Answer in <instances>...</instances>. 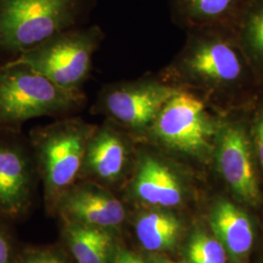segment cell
<instances>
[{
  "label": "cell",
  "mask_w": 263,
  "mask_h": 263,
  "mask_svg": "<svg viewBox=\"0 0 263 263\" xmlns=\"http://www.w3.org/2000/svg\"><path fill=\"white\" fill-rule=\"evenodd\" d=\"M159 74L222 113L246 109L263 84L234 26L190 28L183 47Z\"/></svg>",
  "instance_id": "1"
},
{
  "label": "cell",
  "mask_w": 263,
  "mask_h": 263,
  "mask_svg": "<svg viewBox=\"0 0 263 263\" xmlns=\"http://www.w3.org/2000/svg\"><path fill=\"white\" fill-rule=\"evenodd\" d=\"M83 91L66 90L19 61L0 62V130H22L30 119L74 116L85 107Z\"/></svg>",
  "instance_id": "2"
},
{
  "label": "cell",
  "mask_w": 263,
  "mask_h": 263,
  "mask_svg": "<svg viewBox=\"0 0 263 263\" xmlns=\"http://www.w3.org/2000/svg\"><path fill=\"white\" fill-rule=\"evenodd\" d=\"M222 114L199 95L179 89L161 109L144 141L168 154L207 163L214 156Z\"/></svg>",
  "instance_id": "3"
},
{
  "label": "cell",
  "mask_w": 263,
  "mask_h": 263,
  "mask_svg": "<svg viewBox=\"0 0 263 263\" xmlns=\"http://www.w3.org/2000/svg\"><path fill=\"white\" fill-rule=\"evenodd\" d=\"M89 0H0V62L76 28Z\"/></svg>",
  "instance_id": "4"
},
{
  "label": "cell",
  "mask_w": 263,
  "mask_h": 263,
  "mask_svg": "<svg viewBox=\"0 0 263 263\" xmlns=\"http://www.w3.org/2000/svg\"><path fill=\"white\" fill-rule=\"evenodd\" d=\"M96 127L74 115L30 131L28 139L37 171L51 195H62L79 179L87 143Z\"/></svg>",
  "instance_id": "5"
},
{
  "label": "cell",
  "mask_w": 263,
  "mask_h": 263,
  "mask_svg": "<svg viewBox=\"0 0 263 263\" xmlns=\"http://www.w3.org/2000/svg\"><path fill=\"white\" fill-rule=\"evenodd\" d=\"M104 39L98 26L76 27L48 38L16 61L31 66L66 90L81 92L91 77L95 54Z\"/></svg>",
  "instance_id": "6"
},
{
  "label": "cell",
  "mask_w": 263,
  "mask_h": 263,
  "mask_svg": "<svg viewBox=\"0 0 263 263\" xmlns=\"http://www.w3.org/2000/svg\"><path fill=\"white\" fill-rule=\"evenodd\" d=\"M178 90L160 74L115 81L102 87L91 112L104 116L144 141L161 109Z\"/></svg>",
  "instance_id": "7"
},
{
  "label": "cell",
  "mask_w": 263,
  "mask_h": 263,
  "mask_svg": "<svg viewBox=\"0 0 263 263\" xmlns=\"http://www.w3.org/2000/svg\"><path fill=\"white\" fill-rule=\"evenodd\" d=\"M213 159L236 197L251 207L261 204L256 160L245 109L222 114Z\"/></svg>",
  "instance_id": "8"
},
{
  "label": "cell",
  "mask_w": 263,
  "mask_h": 263,
  "mask_svg": "<svg viewBox=\"0 0 263 263\" xmlns=\"http://www.w3.org/2000/svg\"><path fill=\"white\" fill-rule=\"evenodd\" d=\"M140 141L118 124L104 119L87 143L79 179L105 188L131 179Z\"/></svg>",
  "instance_id": "9"
},
{
  "label": "cell",
  "mask_w": 263,
  "mask_h": 263,
  "mask_svg": "<svg viewBox=\"0 0 263 263\" xmlns=\"http://www.w3.org/2000/svg\"><path fill=\"white\" fill-rule=\"evenodd\" d=\"M36 169L22 130H0V214L18 216L27 207Z\"/></svg>",
  "instance_id": "10"
},
{
  "label": "cell",
  "mask_w": 263,
  "mask_h": 263,
  "mask_svg": "<svg viewBox=\"0 0 263 263\" xmlns=\"http://www.w3.org/2000/svg\"><path fill=\"white\" fill-rule=\"evenodd\" d=\"M140 144L136 166L128 183L129 193L153 207L179 206L186 192V181L182 174L158 151L144 147L143 141Z\"/></svg>",
  "instance_id": "11"
},
{
  "label": "cell",
  "mask_w": 263,
  "mask_h": 263,
  "mask_svg": "<svg viewBox=\"0 0 263 263\" xmlns=\"http://www.w3.org/2000/svg\"><path fill=\"white\" fill-rule=\"evenodd\" d=\"M61 205L71 222L84 226L110 229L125 219L121 201L107 188L90 181L67 189L62 194Z\"/></svg>",
  "instance_id": "12"
},
{
  "label": "cell",
  "mask_w": 263,
  "mask_h": 263,
  "mask_svg": "<svg viewBox=\"0 0 263 263\" xmlns=\"http://www.w3.org/2000/svg\"><path fill=\"white\" fill-rule=\"evenodd\" d=\"M210 224L231 263H248L254 243L249 216L227 199H218L212 208Z\"/></svg>",
  "instance_id": "13"
},
{
  "label": "cell",
  "mask_w": 263,
  "mask_h": 263,
  "mask_svg": "<svg viewBox=\"0 0 263 263\" xmlns=\"http://www.w3.org/2000/svg\"><path fill=\"white\" fill-rule=\"evenodd\" d=\"M252 0H176L180 22L189 28L234 26Z\"/></svg>",
  "instance_id": "14"
},
{
  "label": "cell",
  "mask_w": 263,
  "mask_h": 263,
  "mask_svg": "<svg viewBox=\"0 0 263 263\" xmlns=\"http://www.w3.org/2000/svg\"><path fill=\"white\" fill-rule=\"evenodd\" d=\"M108 230L71 222L66 235L76 262L112 263L115 241Z\"/></svg>",
  "instance_id": "15"
},
{
  "label": "cell",
  "mask_w": 263,
  "mask_h": 263,
  "mask_svg": "<svg viewBox=\"0 0 263 263\" xmlns=\"http://www.w3.org/2000/svg\"><path fill=\"white\" fill-rule=\"evenodd\" d=\"M135 232L144 250L159 254L174 249L177 245L181 234V222L168 212L151 211L138 217Z\"/></svg>",
  "instance_id": "16"
},
{
  "label": "cell",
  "mask_w": 263,
  "mask_h": 263,
  "mask_svg": "<svg viewBox=\"0 0 263 263\" xmlns=\"http://www.w3.org/2000/svg\"><path fill=\"white\" fill-rule=\"evenodd\" d=\"M236 30L245 53L263 81V0H252Z\"/></svg>",
  "instance_id": "17"
},
{
  "label": "cell",
  "mask_w": 263,
  "mask_h": 263,
  "mask_svg": "<svg viewBox=\"0 0 263 263\" xmlns=\"http://www.w3.org/2000/svg\"><path fill=\"white\" fill-rule=\"evenodd\" d=\"M189 263H227L224 248L215 236L197 231L190 237L186 249Z\"/></svg>",
  "instance_id": "18"
},
{
  "label": "cell",
  "mask_w": 263,
  "mask_h": 263,
  "mask_svg": "<svg viewBox=\"0 0 263 263\" xmlns=\"http://www.w3.org/2000/svg\"><path fill=\"white\" fill-rule=\"evenodd\" d=\"M256 164L263 175V84L254 101L245 109Z\"/></svg>",
  "instance_id": "19"
},
{
  "label": "cell",
  "mask_w": 263,
  "mask_h": 263,
  "mask_svg": "<svg viewBox=\"0 0 263 263\" xmlns=\"http://www.w3.org/2000/svg\"><path fill=\"white\" fill-rule=\"evenodd\" d=\"M21 263H65L57 254L50 252H30L24 256Z\"/></svg>",
  "instance_id": "20"
},
{
  "label": "cell",
  "mask_w": 263,
  "mask_h": 263,
  "mask_svg": "<svg viewBox=\"0 0 263 263\" xmlns=\"http://www.w3.org/2000/svg\"><path fill=\"white\" fill-rule=\"evenodd\" d=\"M112 263H146V261L139 254L129 251H119L114 255Z\"/></svg>",
  "instance_id": "21"
},
{
  "label": "cell",
  "mask_w": 263,
  "mask_h": 263,
  "mask_svg": "<svg viewBox=\"0 0 263 263\" xmlns=\"http://www.w3.org/2000/svg\"><path fill=\"white\" fill-rule=\"evenodd\" d=\"M12 252L9 240L0 230V263H11Z\"/></svg>",
  "instance_id": "22"
},
{
  "label": "cell",
  "mask_w": 263,
  "mask_h": 263,
  "mask_svg": "<svg viewBox=\"0 0 263 263\" xmlns=\"http://www.w3.org/2000/svg\"><path fill=\"white\" fill-rule=\"evenodd\" d=\"M146 263H177L175 262L174 260L170 259L166 256H163V255H160V254H156L151 255L148 259V261Z\"/></svg>",
  "instance_id": "23"
}]
</instances>
